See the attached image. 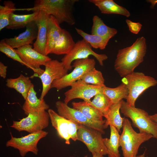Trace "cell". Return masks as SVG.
<instances>
[{
    "label": "cell",
    "mask_w": 157,
    "mask_h": 157,
    "mask_svg": "<svg viewBox=\"0 0 157 157\" xmlns=\"http://www.w3.org/2000/svg\"><path fill=\"white\" fill-rule=\"evenodd\" d=\"M25 31L13 38L4 39L5 42L13 48L17 49L23 46L33 44L36 39L38 28L35 21H33L26 27Z\"/></svg>",
    "instance_id": "17"
},
{
    "label": "cell",
    "mask_w": 157,
    "mask_h": 157,
    "mask_svg": "<svg viewBox=\"0 0 157 157\" xmlns=\"http://www.w3.org/2000/svg\"><path fill=\"white\" fill-rule=\"evenodd\" d=\"M7 67L2 63L0 62V76L4 79L6 77Z\"/></svg>",
    "instance_id": "35"
},
{
    "label": "cell",
    "mask_w": 157,
    "mask_h": 157,
    "mask_svg": "<svg viewBox=\"0 0 157 157\" xmlns=\"http://www.w3.org/2000/svg\"><path fill=\"white\" fill-rule=\"evenodd\" d=\"M147 49L146 39L142 36L138 38L130 46L118 50L114 68L121 77L133 72L143 62Z\"/></svg>",
    "instance_id": "1"
},
{
    "label": "cell",
    "mask_w": 157,
    "mask_h": 157,
    "mask_svg": "<svg viewBox=\"0 0 157 157\" xmlns=\"http://www.w3.org/2000/svg\"><path fill=\"white\" fill-rule=\"evenodd\" d=\"M73 108L81 112L88 118L92 121L101 122L103 114L100 111L85 101L72 103Z\"/></svg>",
    "instance_id": "27"
},
{
    "label": "cell",
    "mask_w": 157,
    "mask_h": 157,
    "mask_svg": "<svg viewBox=\"0 0 157 157\" xmlns=\"http://www.w3.org/2000/svg\"><path fill=\"white\" fill-rule=\"evenodd\" d=\"M103 93L110 99L112 104H117L123 100L126 99L129 94V90L126 86L122 83L115 88L105 86Z\"/></svg>",
    "instance_id": "28"
},
{
    "label": "cell",
    "mask_w": 157,
    "mask_h": 157,
    "mask_svg": "<svg viewBox=\"0 0 157 157\" xmlns=\"http://www.w3.org/2000/svg\"><path fill=\"white\" fill-rule=\"evenodd\" d=\"M105 86L87 84L79 80L73 83L71 86V88L65 93L64 102L67 104L71 101L76 98L89 102L91 99L96 94L103 92L104 88Z\"/></svg>",
    "instance_id": "14"
},
{
    "label": "cell",
    "mask_w": 157,
    "mask_h": 157,
    "mask_svg": "<svg viewBox=\"0 0 157 157\" xmlns=\"http://www.w3.org/2000/svg\"><path fill=\"white\" fill-rule=\"evenodd\" d=\"M0 51L8 57L19 62L22 65L26 66L15 49L8 44L4 39L1 40L0 42Z\"/></svg>",
    "instance_id": "33"
},
{
    "label": "cell",
    "mask_w": 157,
    "mask_h": 157,
    "mask_svg": "<svg viewBox=\"0 0 157 157\" xmlns=\"http://www.w3.org/2000/svg\"><path fill=\"white\" fill-rule=\"evenodd\" d=\"M48 112L52 126L59 136L65 140L66 144H70V139L74 141L77 140V124L60 116L51 109H49Z\"/></svg>",
    "instance_id": "12"
},
{
    "label": "cell",
    "mask_w": 157,
    "mask_h": 157,
    "mask_svg": "<svg viewBox=\"0 0 157 157\" xmlns=\"http://www.w3.org/2000/svg\"><path fill=\"white\" fill-rule=\"evenodd\" d=\"M109 138H104V143L108 150V157H120L119 150L120 147V135L119 132L114 126L110 125Z\"/></svg>",
    "instance_id": "24"
},
{
    "label": "cell",
    "mask_w": 157,
    "mask_h": 157,
    "mask_svg": "<svg viewBox=\"0 0 157 157\" xmlns=\"http://www.w3.org/2000/svg\"><path fill=\"white\" fill-rule=\"evenodd\" d=\"M96 62L94 59L89 58L74 60L72 67L74 69L61 78L54 81L51 88L59 91L72 85L79 80L86 73L95 68Z\"/></svg>",
    "instance_id": "6"
},
{
    "label": "cell",
    "mask_w": 157,
    "mask_h": 157,
    "mask_svg": "<svg viewBox=\"0 0 157 157\" xmlns=\"http://www.w3.org/2000/svg\"><path fill=\"white\" fill-rule=\"evenodd\" d=\"M38 13L39 11L25 15H17L12 13L10 17L9 24L6 28L13 30L26 27L31 22L35 21Z\"/></svg>",
    "instance_id": "26"
},
{
    "label": "cell",
    "mask_w": 157,
    "mask_h": 157,
    "mask_svg": "<svg viewBox=\"0 0 157 157\" xmlns=\"http://www.w3.org/2000/svg\"><path fill=\"white\" fill-rule=\"evenodd\" d=\"M75 29L77 33L83 39L94 48L103 50L105 48L109 41V40L97 35L89 34L76 28Z\"/></svg>",
    "instance_id": "29"
},
{
    "label": "cell",
    "mask_w": 157,
    "mask_h": 157,
    "mask_svg": "<svg viewBox=\"0 0 157 157\" xmlns=\"http://www.w3.org/2000/svg\"><path fill=\"white\" fill-rule=\"evenodd\" d=\"M92 157H104V156L99 154L97 153H94L92 154ZM87 156H85L84 157H87ZM70 157H74L73 156H70Z\"/></svg>",
    "instance_id": "38"
},
{
    "label": "cell",
    "mask_w": 157,
    "mask_h": 157,
    "mask_svg": "<svg viewBox=\"0 0 157 157\" xmlns=\"http://www.w3.org/2000/svg\"><path fill=\"white\" fill-rule=\"evenodd\" d=\"M89 1L97 6L102 13L117 14L129 17L130 12L125 8L115 3L113 0H89Z\"/></svg>",
    "instance_id": "19"
},
{
    "label": "cell",
    "mask_w": 157,
    "mask_h": 157,
    "mask_svg": "<svg viewBox=\"0 0 157 157\" xmlns=\"http://www.w3.org/2000/svg\"><path fill=\"white\" fill-rule=\"evenodd\" d=\"M145 152L144 151L142 154L140 155L137 156L136 157H145Z\"/></svg>",
    "instance_id": "39"
},
{
    "label": "cell",
    "mask_w": 157,
    "mask_h": 157,
    "mask_svg": "<svg viewBox=\"0 0 157 157\" xmlns=\"http://www.w3.org/2000/svg\"><path fill=\"white\" fill-rule=\"evenodd\" d=\"M78 0H36L33 7L17 9V10L31 11L33 12L43 10L53 16L60 24L66 22L72 26L76 23L73 14L75 4Z\"/></svg>",
    "instance_id": "2"
},
{
    "label": "cell",
    "mask_w": 157,
    "mask_h": 157,
    "mask_svg": "<svg viewBox=\"0 0 157 157\" xmlns=\"http://www.w3.org/2000/svg\"><path fill=\"white\" fill-rule=\"evenodd\" d=\"M87 103L102 113L103 115L112 104L110 99L103 92L96 94L92 101Z\"/></svg>",
    "instance_id": "31"
},
{
    "label": "cell",
    "mask_w": 157,
    "mask_h": 157,
    "mask_svg": "<svg viewBox=\"0 0 157 157\" xmlns=\"http://www.w3.org/2000/svg\"><path fill=\"white\" fill-rule=\"evenodd\" d=\"M92 22V34L97 35L110 40L117 33L116 29L106 25L101 19L97 15L94 16Z\"/></svg>",
    "instance_id": "25"
},
{
    "label": "cell",
    "mask_w": 157,
    "mask_h": 157,
    "mask_svg": "<svg viewBox=\"0 0 157 157\" xmlns=\"http://www.w3.org/2000/svg\"><path fill=\"white\" fill-rule=\"evenodd\" d=\"M49 108V106L44 99L41 100L38 98L34 86L33 85L30 88L22 106L24 114L27 116L30 113L45 111Z\"/></svg>",
    "instance_id": "18"
},
{
    "label": "cell",
    "mask_w": 157,
    "mask_h": 157,
    "mask_svg": "<svg viewBox=\"0 0 157 157\" xmlns=\"http://www.w3.org/2000/svg\"><path fill=\"white\" fill-rule=\"evenodd\" d=\"M15 50L26 66L33 70L38 76L44 71L40 68V66L44 65L46 62L51 59L47 56L35 50L31 44L23 46Z\"/></svg>",
    "instance_id": "15"
},
{
    "label": "cell",
    "mask_w": 157,
    "mask_h": 157,
    "mask_svg": "<svg viewBox=\"0 0 157 157\" xmlns=\"http://www.w3.org/2000/svg\"><path fill=\"white\" fill-rule=\"evenodd\" d=\"M44 66L45 69L43 73L38 76L42 84V90L39 99H44L49 90L53 82L59 79L68 74L63 63L57 60H52L46 62Z\"/></svg>",
    "instance_id": "13"
},
{
    "label": "cell",
    "mask_w": 157,
    "mask_h": 157,
    "mask_svg": "<svg viewBox=\"0 0 157 157\" xmlns=\"http://www.w3.org/2000/svg\"><path fill=\"white\" fill-rule=\"evenodd\" d=\"M122 128L120 143L123 157H136L140 145L153 138L150 134L136 132L131 122L125 117H123Z\"/></svg>",
    "instance_id": "3"
},
{
    "label": "cell",
    "mask_w": 157,
    "mask_h": 157,
    "mask_svg": "<svg viewBox=\"0 0 157 157\" xmlns=\"http://www.w3.org/2000/svg\"><path fill=\"white\" fill-rule=\"evenodd\" d=\"M121 102L120 111L124 117L131 119L132 125L138 128L139 132L150 134L157 139V123L150 118L148 113L129 106L123 100Z\"/></svg>",
    "instance_id": "4"
},
{
    "label": "cell",
    "mask_w": 157,
    "mask_h": 157,
    "mask_svg": "<svg viewBox=\"0 0 157 157\" xmlns=\"http://www.w3.org/2000/svg\"><path fill=\"white\" fill-rule=\"evenodd\" d=\"M121 101L115 104H112L107 111L104 115L106 118V122L104 125V129L108 128L109 126L115 127L119 132L122 128L123 117L120 115V110Z\"/></svg>",
    "instance_id": "22"
},
{
    "label": "cell",
    "mask_w": 157,
    "mask_h": 157,
    "mask_svg": "<svg viewBox=\"0 0 157 157\" xmlns=\"http://www.w3.org/2000/svg\"><path fill=\"white\" fill-rule=\"evenodd\" d=\"M149 117L153 121L157 123V113L152 115H149Z\"/></svg>",
    "instance_id": "37"
},
{
    "label": "cell",
    "mask_w": 157,
    "mask_h": 157,
    "mask_svg": "<svg viewBox=\"0 0 157 157\" xmlns=\"http://www.w3.org/2000/svg\"><path fill=\"white\" fill-rule=\"evenodd\" d=\"M10 134L11 138L6 142V146L17 149L21 156L23 157L29 152L37 155L38 151V144L41 139L47 135L48 133L41 130L30 133L20 138L14 137L11 133Z\"/></svg>",
    "instance_id": "9"
},
{
    "label": "cell",
    "mask_w": 157,
    "mask_h": 157,
    "mask_svg": "<svg viewBox=\"0 0 157 157\" xmlns=\"http://www.w3.org/2000/svg\"><path fill=\"white\" fill-rule=\"evenodd\" d=\"M122 83L127 86L129 94L126 103L131 106L135 107V102L140 95L149 88L156 85L157 80L141 72H134L123 78Z\"/></svg>",
    "instance_id": "5"
},
{
    "label": "cell",
    "mask_w": 157,
    "mask_h": 157,
    "mask_svg": "<svg viewBox=\"0 0 157 157\" xmlns=\"http://www.w3.org/2000/svg\"><path fill=\"white\" fill-rule=\"evenodd\" d=\"M147 1L151 3V7L152 8H154L156 4L157 3V0H148Z\"/></svg>",
    "instance_id": "36"
},
{
    "label": "cell",
    "mask_w": 157,
    "mask_h": 157,
    "mask_svg": "<svg viewBox=\"0 0 157 157\" xmlns=\"http://www.w3.org/2000/svg\"><path fill=\"white\" fill-rule=\"evenodd\" d=\"M75 43L70 33L63 29L62 34L55 44L51 53L57 55H66L72 49Z\"/></svg>",
    "instance_id": "23"
},
{
    "label": "cell",
    "mask_w": 157,
    "mask_h": 157,
    "mask_svg": "<svg viewBox=\"0 0 157 157\" xmlns=\"http://www.w3.org/2000/svg\"><path fill=\"white\" fill-rule=\"evenodd\" d=\"M6 81L7 87L15 89L22 95L25 100L30 88L34 85L29 77L22 74L17 78H8Z\"/></svg>",
    "instance_id": "21"
},
{
    "label": "cell",
    "mask_w": 157,
    "mask_h": 157,
    "mask_svg": "<svg viewBox=\"0 0 157 157\" xmlns=\"http://www.w3.org/2000/svg\"><path fill=\"white\" fill-rule=\"evenodd\" d=\"M58 113L64 118L72 120L76 124H81L95 129L105 133L104 128L106 119L101 122L92 121L88 118L79 110L72 108L64 102L58 101L55 103Z\"/></svg>",
    "instance_id": "10"
},
{
    "label": "cell",
    "mask_w": 157,
    "mask_h": 157,
    "mask_svg": "<svg viewBox=\"0 0 157 157\" xmlns=\"http://www.w3.org/2000/svg\"><path fill=\"white\" fill-rule=\"evenodd\" d=\"M49 117L46 111L29 114L19 121H13L10 126L20 132L23 131L31 133L43 130L49 125Z\"/></svg>",
    "instance_id": "11"
},
{
    "label": "cell",
    "mask_w": 157,
    "mask_h": 157,
    "mask_svg": "<svg viewBox=\"0 0 157 157\" xmlns=\"http://www.w3.org/2000/svg\"><path fill=\"white\" fill-rule=\"evenodd\" d=\"M60 25L55 17L52 15H49L48 23L46 56L51 53L55 44L62 34L63 28H61Z\"/></svg>",
    "instance_id": "20"
},
{
    "label": "cell",
    "mask_w": 157,
    "mask_h": 157,
    "mask_svg": "<svg viewBox=\"0 0 157 157\" xmlns=\"http://www.w3.org/2000/svg\"><path fill=\"white\" fill-rule=\"evenodd\" d=\"M90 45L83 39L78 41L71 51L65 55L61 59L65 68L68 70L72 69V63L75 60L88 58L90 56H94L99 65H103V62L108 58L105 54H99L94 51Z\"/></svg>",
    "instance_id": "7"
},
{
    "label": "cell",
    "mask_w": 157,
    "mask_h": 157,
    "mask_svg": "<svg viewBox=\"0 0 157 157\" xmlns=\"http://www.w3.org/2000/svg\"><path fill=\"white\" fill-rule=\"evenodd\" d=\"M4 6H0V31L6 28L9 24L11 14L16 10L15 3L12 1H4Z\"/></svg>",
    "instance_id": "30"
},
{
    "label": "cell",
    "mask_w": 157,
    "mask_h": 157,
    "mask_svg": "<svg viewBox=\"0 0 157 157\" xmlns=\"http://www.w3.org/2000/svg\"><path fill=\"white\" fill-rule=\"evenodd\" d=\"M49 15L44 11H39L35 21L38 28V33L36 40L33 44V49L44 55H46Z\"/></svg>",
    "instance_id": "16"
},
{
    "label": "cell",
    "mask_w": 157,
    "mask_h": 157,
    "mask_svg": "<svg viewBox=\"0 0 157 157\" xmlns=\"http://www.w3.org/2000/svg\"><path fill=\"white\" fill-rule=\"evenodd\" d=\"M78 124L77 140L84 144L92 154L97 153L103 156L107 155L108 150L103 142L102 134L90 127Z\"/></svg>",
    "instance_id": "8"
},
{
    "label": "cell",
    "mask_w": 157,
    "mask_h": 157,
    "mask_svg": "<svg viewBox=\"0 0 157 157\" xmlns=\"http://www.w3.org/2000/svg\"><path fill=\"white\" fill-rule=\"evenodd\" d=\"M80 80L87 84L100 86L105 85L104 84L105 79L102 73L96 69L95 68L85 74Z\"/></svg>",
    "instance_id": "32"
},
{
    "label": "cell",
    "mask_w": 157,
    "mask_h": 157,
    "mask_svg": "<svg viewBox=\"0 0 157 157\" xmlns=\"http://www.w3.org/2000/svg\"><path fill=\"white\" fill-rule=\"evenodd\" d=\"M126 22L129 30L131 33L136 34L139 33L142 26L141 24L139 22H134L128 19H126Z\"/></svg>",
    "instance_id": "34"
}]
</instances>
